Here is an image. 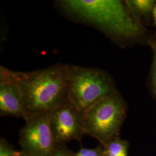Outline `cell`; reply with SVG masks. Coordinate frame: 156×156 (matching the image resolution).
<instances>
[{
	"label": "cell",
	"instance_id": "6da1fadb",
	"mask_svg": "<svg viewBox=\"0 0 156 156\" xmlns=\"http://www.w3.org/2000/svg\"><path fill=\"white\" fill-rule=\"evenodd\" d=\"M58 7L67 16L98 28L119 43L129 44L145 33L125 1L120 0H62Z\"/></svg>",
	"mask_w": 156,
	"mask_h": 156
},
{
	"label": "cell",
	"instance_id": "7a4b0ae2",
	"mask_svg": "<svg viewBox=\"0 0 156 156\" xmlns=\"http://www.w3.org/2000/svg\"><path fill=\"white\" fill-rule=\"evenodd\" d=\"M0 76L16 82L22 93L26 120L48 113L68 100L66 64L57 63L33 71H13L0 67Z\"/></svg>",
	"mask_w": 156,
	"mask_h": 156
},
{
	"label": "cell",
	"instance_id": "3957f363",
	"mask_svg": "<svg viewBox=\"0 0 156 156\" xmlns=\"http://www.w3.org/2000/svg\"><path fill=\"white\" fill-rule=\"evenodd\" d=\"M127 111V103L118 90L106 95L83 112L84 133L106 144L120 136Z\"/></svg>",
	"mask_w": 156,
	"mask_h": 156
},
{
	"label": "cell",
	"instance_id": "277c9868",
	"mask_svg": "<svg viewBox=\"0 0 156 156\" xmlns=\"http://www.w3.org/2000/svg\"><path fill=\"white\" fill-rule=\"evenodd\" d=\"M66 68L68 100L82 112L117 90L113 79L103 69L71 64Z\"/></svg>",
	"mask_w": 156,
	"mask_h": 156
},
{
	"label": "cell",
	"instance_id": "5b68a950",
	"mask_svg": "<svg viewBox=\"0 0 156 156\" xmlns=\"http://www.w3.org/2000/svg\"><path fill=\"white\" fill-rule=\"evenodd\" d=\"M19 136L21 151L26 156H50L57 146L50 127L48 113L27 119Z\"/></svg>",
	"mask_w": 156,
	"mask_h": 156
},
{
	"label": "cell",
	"instance_id": "8992f818",
	"mask_svg": "<svg viewBox=\"0 0 156 156\" xmlns=\"http://www.w3.org/2000/svg\"><path fill=\"white\" fill-rule=\"evenodd\" d=\"M50 127L57 145H66L73 140L80 141L84 135L83 112L67 100L48 112Z\"/></svg>",
	"mask_w": 156,
	"mask_h": 156
},
{
	"label": "cell",
	"instance_id": "52a82bcc",
	"mask_svg": "<svg viewBox=\"0 0 156 156\" xmlns=\"http://www.w3.org/2000/svg\"><path fill=\"white\" fill-rule=\"evenodd\" d=\"M0 115L25 119L22 93L18 84L0 76Z\"/></svg>",
	"mask_w": 156,
	"mask_h": 156
},
{
	"label": "cell",
	"instance_id": "ba28073f",
	"mask_svg": "<svg viewBox=\"0 0 156 156\" xmlns=\"http://www.w3.org/2000/svg\"><path fill=\"white\" fill-rule=\"evenodd\" d=\"M134 19L142 25V18L152 16L156 4L154 0H128L125 1Z\"/></svg>",
	"mask_w": 156,
	"mask_h": 156
},
{
	"label": "cell",
	"instance_id": "9c48e42d",
	"mask_svg": "<svg viewBox=\"0 0 156 156\" xmlns=\"http://www.w3.org/2000/svg\"><path fill=\"white\" fill-rule=\"evenodd\" d=\"M102 156H128L129 142L120 136L102 145Z\"/></svg>",
	"mask_w": 156,
	"mask_h": 156
},
{
	"label": "cell",
	"instance_id": "30bf717a",
	"mask_svg": "<svg viewBox=\"0 0 156 156\" xmlns=\"http://www.w3.org/2000/svg\"><path fill=\"white\" fill-rule=\"evenodd\" d=\"M153 54V60L151 70V87L152 94L156 100V41L154 39L148 41Z\"/></svg>",
	"mask_w": 156,
	"mask_h": 156
},
{
	"label": "cell",
	"instance_id": "8fae6325",
	"mask_svg": "<svg viewBox=\"0 0 156 156\" xmlns=\"http://www.w3.org/2000/svg\"><path fill=\"white\" fill-rule=\"evenodd\" d=\"M102 145H99L92 149L81 148L76 153H73L71 156H102Z\"/></svg>",
	"mask_w": 156,
	"mask_h": 156
},
{
	"label": "cell",
	"instance_id": "7c38bea8",
	"mask_svg": "<svg viewBox=\"0 0 156 156\" xmlns=\"http://www.w3.org/2000/svg\"><path fill=\"white\" fill-rule=\"evenodd\" d=\"M20 151H15L5 140L1 138L0 140V156H16L20 154Z\"/></svg>",
	"mask_w": 156,
	"mask_h": 156
},
{
	"label": "cell",
	"instance_id": "4fadbf2b",
	"mask_svg": "<svg viewBox=\"0 0 156 156\" xmlns=\"http://www.w3.org/2000/svg\"><path fill=\"white\" fill-rule=\"evenodd\" d=\"M73 152L66 145H57L55 151L49 156H71Z\"/></svg>",
	"mask_w": 156,
	"mask_h": 156
},
{
	"label": "cell",
	"instance_id": "5bb4252c",
	"mask_svg": "<svg viewBox=\"0 0 156 156\" xmlns=\"http://www.w3.org/2000/svg\"><path fill=\"white\" fill-rule=\"evenodd\" d=\"M152 17H153V25L154 26H156V1L155 5L154 7L153 13H152Z\"/></svg>",
	"mask_w": 156,
	"mask_h": 156
},
{
	"label": "cell",
	"instance_id": "9a60e30c",
	"mask_svg": "<svg viewBox=\"0 0 156 156\" xmlns=\"http://www.w3.org/2000/svg\"><path fill=\"white\" fill-rule=\"evenodd\" d=\"M26 156V155H24V154H23V153L22 152V151H21V153H20V154H19V155H18V156Z\"/></svg>",
	"mask_w": 156,
	"mask_h": 156
},
{
	"label": "cell",
	"instance_id": "2e32d148",
	"mask_svg": "<svg viewBox=\"0 0 156 156\" xmlns=\"http://www.w3.org/2000/svg\"><path fill=\"white\" fill-rule=\"evenodd\" d=\"M154 40H155V41H156V37H155V39H154Z\"/></svg>",
	"mask_w": 156,
	"mask_h": 156
}]
</instances>
